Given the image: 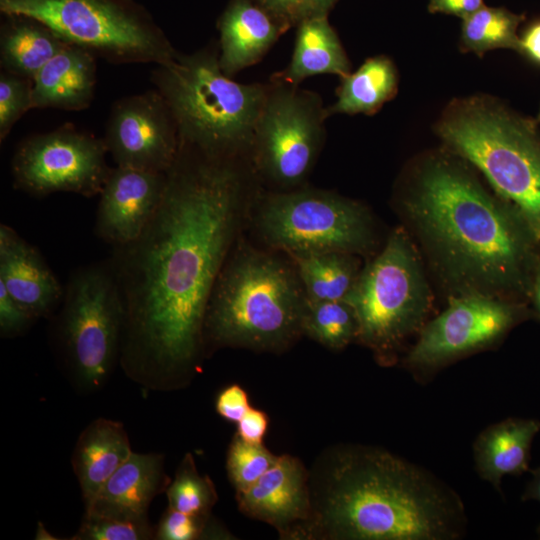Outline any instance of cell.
<instances>
[{"label": "cell", "mask_w": 540, "mask_h": 540, "mask_svg": "<svg viewBox=\"0 0 540 540\" xmlns=\"http://www.w3.org/2000/svg\"><path fill=\"white\" fill-rule=\"evenodd\" d=\"M404 212L456 296L504 299L530 289L539 240L520 212L465 167L434 157L418 170Z\"/></svg>", "instance_id": "2"}, {"label": "cell", "mask_w": 540, "mask_h": 540, "mask_svg": "<svg viewBox=\"0 0 540 540\" xmlns=\"http://www.w3.org/2000/svg\"><path fill=\"white\" fill-rule=\"evenodd\" d=\"M355 254L323 251L290 256L310 301L344 300L360 271Z\"/></svg>", "instance_id": "26"}, {"label": "cell", "mask_w": 540, "mask_h": 540, "mask_svg": "<svg viewBox=\"0 0 540 540\" xmlns=\"http://www.w3.org/2000/svg\"><path fill=\"white\" fill-rule=\"evenodd\" d=\"M538 121H540V112H539V115H538Z\"/></svg>", "instance_id": "43"}, {"label": "cell", "mask_w": 540, "mask_h": 540, "mask_svg": "<svg viewBox=\"0 0 540 540\" xmlns=\"http://www.w3.org/2000/svg\"><path fill=\"white\" fill-rule=\"evenodd\" d=\"M218 61L228 77L260 62L287 30L256 0H231L218 20Z\"/></svg>", "instance_id": "18"}, {"label": "cell", "mask_w": 540, "mask_h": 540, "mask_svg": "<svg viewBox=\"0 0 540 540\" xmlns=\"http://www.w3.org/2000/svg\"><path fill=\"white\" fill-rule=\"evenodd\" d=\"M7 17L9 20L2 26L0 34L2 69L33 81L67 42L33 19Z\"/></svg>", "instance_id": "24"}, {"label": "cell", "mask_w": 540, "mask_h": 540, "mask_svg": "<svg viewBox=\"0 0 540 540\" xmlns=\"http://www.w3.org/2000/svg\"><path fill=\"white\" fill-rule=\"evenodd\" d=\"M166 173L111 168L99 194L94 228L97 237L112 246L137 238L162 201Z\"/></svg>", "instance_id": "16"}, {"label": "cell", "mask_w": 540, "mask_h": 540, "mask_svg": "<svg viewBox=\"0 0 540 540\" xmlns=\"http://www.w3.org/2000/svg\"><path fill=\"white\" fill-rule=\"evenodd\" d=\"M289 30L300 23L328 16L339 0H256Z\"/></svg>", "instance_id": "33"}, {"label": "cell", "mask_w": 540, "mask_h": 540, "mask_svg": "<svg viewBox=\"0 0 540 540\" xmlns=\"http://www.w3.org/2000/svg\"><path fill=\"white\" fill-rule=\"evenodd\" d=\"M132 452L128 435L120 422L98 418L82 431L72 455V466L84 507L93 501Z\"/></svg>", "instance_id": "21"}, {"label": "cell", "mask_w": 540, "mask_h": 540, "mask_svg": "<svg viewBox=\"0 0 540 540\" xmlns=\"http://www.w3.org/2000/svg\"><path fill=\"white\" fill-rule=\"evenodd\" d=\"M255 226L269 247L289 256L323 251L363 254L374 243L367 209L325 190L292 189L264 195Z\"/></svg>", "instance_id": "9"}, {"label": "cell", "mask_w": 540, "mask_h": 540, "mask_svg": "<svg viewBox=\"0 0 540 540\" xmlns=\"http://www.w3.org/2000/svg\"><path fill=\"white\" fill-rule=\"evenodd\" d=\"M539 430V421L521 418H508L485 428L473 445L480 477L499 490L503 477L526 472L531 444Z\"/></svg>", "instance_id": "22"}, {"label": "cell", "mask_w": 540, "mask_h": 540, "mask_svg": "<svg viewBox=\"0 0 540 540\" xmlns=\"http://www.w3.org/2000/svg\"><path fill=\"white\" fill-rule=\"evenodd\" d=\"M58 333L77 380L98 388L121 355L124 308L109 259L74 270L65 286Z\"/></svg>", "instance_id": "10"}, {"label": "cell", "mask_w": 540, "mask_h": 540, "mask_svg": "<svg viewBox=\"0 0 540 540\" xmlns=\"http://www.w3.org/2000/svg\"><path fill=\"white\" fill-rule=\"evenodd\" d=\"M209 517L190 515L168 506L155 530L159 540H195L207 535Z\"/></svg>", "instance_id": "34"}, {"label": "cell", "mask_w": 540, "mask_h": 540, "mask_svg": "<svg viewBox=\"0 0 540 540\" xmlns=\"http://www.w3.org/2000/svg\"><path fill=\"white\" fill-rule=\"evenodd\" d=\"M104 143L116 166L166 173L179 150L173 115L155 89L115 102Z\"/></svg>", "instance_id": "14"}, {"label": "cell", "mask_w": 540, "mask_h": 540, "mask_svg": "<svg viewBox=\"0 0 540 540\" xmlns=\"http://www.w3.org/2000/svg\"><path fill=\"white\" fill-rule=\"evenodd\" d=\"M530 290L538 312L540 313V260L537 261L531 280Z\"/></svg>", "instance_id": "41"}, {"label": "cell", "mask_w": 540, "mask_h": 540, "mask_svg": "<svg viewBox=\"0 0 540 540\" xmlns=\"http://www.w3.org/2000/svg\"><path fill=\"white\" fill-rule=\"evenodd\" d=\"M103 138L64 125L23 140L11 161L16 189L33 196L71 192L99 195L111 168Z\"/></svg>", "instance_id": "12"}, {"label": "cell", "mask_w": 540, "mask_h": 540, "mask_svg": "<svg viewBox=\"0 0 540 540\" xmlns=\"http://www.w3.org/2000/svg\"><path fill=\"white\" fill-rule=\"evenodd\" d=\"M166 493L169 507L198 517H209L217 501L213 482L199 474L191 454L181 461Z\"/></svg>", "instance_id": "29"}, {"label": "cell", "mask_w": 540, "mask_h": 540, "mask_svg": "<svg viewBox=\"0 0 540 540\" xmlns=\"http://www.w3.org/2000/svg\"><path fill=\"white\" fill-rule=\"evenodd\" d=\"M307 297L293 262L241 243L226 259L204 322V346L285 349L303 334Z\"/></svg>", "instance_id": "4"}, {"label": "cell", "mask_w": 540, "mask_h": 540, "mask_svg": "<svg viewBox=\"0 0 540 540\" xmlns=\"http://www.w3.org/2000/svg\"><path fill=\"white\" fill-rule=\"evenodd\" d=\"M302 332L327 348L339 350L357 340L358 323L354 310L345 300L307 299Z\"/></svg>", "instance_id": "28"}, {"label": "cell", "mask_w": 540, "mask_h": 540, "mask_svg": "<svg viewBox=\"0 0 540 540\" xmlns=\"http://www.w3.org/2000/svg\"><path fill=\"white\" fill-rule=\"evenodd\" d=\"M168 485L163 455L132 452L101 487L93 501L84 507V512L147 520L152 500Z\"/></svg>", "instance_id": "19"}, {"label": "cell", "mask_w": 540, "mask_h": 540, "mask_svg": "<svg viewBox=\"0 0 540 540\" xmlns=\"http://www.w3.org/2000/svg\"><path fill=\"white\" fill-rule=\"evenodd\" d=\"M218 44L156 65L151 78L175 120L179 145L211 157L251 153L269 84H242L225 75Z\"/></svg>", "instance_id": "5"}, {"label": "cell", "mask_w": 540, "mask_h": 540, "mask_svg": "<svg viewBox=\"0 0 540 540\" xmlns=\"http://www.w3.org/2000/svg\"><path fill=\"white\" fill-rule=\"evenodd\" d=\"M35 538H36V539H40V540L57 539V538L53 537V536L46 530V528H45L41 523H38V527H37V532H36Z\"/></svg>", "instance_id": "42"}, {"label": "cell", "mask_w": 540, "mask_h": 540, "mask_svg": "<svg viewBox=\"0 0 540 540\" xmlns=\"http://www.w3.org/2000/svg\"><path fill=\"white\" fill-rule=\"evenodd\" d=\"M344 300L356 315L357 340L382 364L392 361L407 337L421 331L431 294L420 257L405 230L396 229L389 236Z\"/></svg>", "instance_id": "7"}, {"label": "cell", "mask_w": 540, "mask_h": 540, "mask_svg": "<svg viewBox=\"0 0 540 540\" xmlns=\"http://www.w3.org/2000/svg\"><path fill=\"white\" fill-rule=\"evenodd\" d=\"M215 407L222 418L237 424L251 406L247 392L240 385L232 384L220 391Z\"/></svg>", "instance_id": "36"}, {"label": "cell", "mask_w": 540, "mask_h": 540, "mask_svg": "<svg viewBox=\"0 0 540 540\" xmlns=\"http://www.w3.org/2000/svg\"><path fill=\"white\" fill-rule=\"evenodd\" d=\"M6 16L33 19L65 42L114 63L172 60L175 50L147 16L125 0H0Z\"/></svg>", "instance_id": "8"}, {"label": "cell", "mask_w": 540, "mask_h": 540, "mask_svg": "<svg viewBox=\"0 0 540 540\" xmlns=\"http://www.w3.org/2000/svg\"><path fill=\"white\" fill-rule=\"evenodd\" d=\"M277 456L263 444L243 440L235 434L227 454L228 477L235 491L254 484L276 461Z\"/></svg>", "instance_id": "30"}, {"label": "cell", "mask_w": 540, "mask_h": 540, "mask_svg": "<svg viewBox=\"0 0 540 540\" xmlns=\"http://www.w3.org/2000/svg\"><path fill=\"white\" fill-rule=\"evenodd\" d=\"M351 72V63L328 16L306 20L297 26L290 63L274 73L270 82L292 86L320 74L341 77Z\"/></svg>", "instance_id": "23"}, {"label": "cell", "mask_w": 540, "mask_h": 540, "mask_svg": "<svg viewBox=\"0 0 540 540\" xmlns=\"http://www.w3.org/2000/svg\"><path fill=\"white\" fill-rule=\"evenodd\" d=\"M447 148L473 164L540 240V132L494 99L453 101L437 124Z\"/></svg>", "instance_id": "6"}, {"label": "cell", "mask_w": 540, "mask_h": 540, "mask_svg": "<svg viewBox=\"0 0 540 540\" xmlns=\"http://www.w3.org/2000/svg\"><path fill=\"white\" fill-rule=\"evenodd\" d=\"M125 1H131V0H125Z\"/></svg>", "instance_id": "44"}, {"label": "cell", "mask_w": 540, "mask_h": 540, "mask_svg": "<svg viewBox=\"0 0 540 540\" xmlns=\"http://www.w3.org/2000/svg\"><path fill=\"white\" fill-rule=\"evenodd\" d=\"M522 19L505 8L484 5L463 19L462 48L478 55L496 48L520 50L517 28Z\"/></svg>", "instance_id": "27"}, {"label": "cell", "mask_w": 540, "mask_h": 540, "mask_svg": "<svg viewBox=\"0 0 540 540\" xmlns=\"http://www.w3.org/2000/svg\"><path fill=\"white\" fill-rule=\"evenodd\" d=\"M520 51L540 62V22L533 24L520 39Z\"/></svg>", "instance_id": "39"}, {"label": "cell", "mask_w": 540, "mask_h": 540, "mask_svg": "<svg viewBox=\"0 0 540 540\" xmlns=\"http://www.w3.org/2000/svg\"><path fill=\"white\" fill-rule=\"evenodd\" d=\"M166 175L152 219L109 258L124 308L121 363L132 378L163 388L199 367L208 303L244 194L237 158L179 146Z\"/></svg>", "instance_id": "1"}, {"label": "cell", "mask_w": 540, "mask_h": 540, "mask_svg": "<svg viewBox=\"0 0 540 540\" xmlns=\"http://www.w3.org/2000/svg\"><path fill=\"white\" fill-rule=\"evenodd\" d=\"M36 318L18 303L0 283V332L3 337L22 333Z\"/></svg>", "instance_id": "35"}, {"label": "cell", "mask_w": 540, "mask_h": 540, "mask_svg": "<svg viewBox=\"0 0 540 540\" xmlns=\"http://www.w3.org/2000/svg\"><path fill=\"white\" fill-rule=\"evenodd\" d=\"M155 538L149 520H132L84 512L73 540H147Z\"/></svg>", "instance_id": "31"}, {"label": "cell", "mask_w": 540, "mask_h": 540, "mask_svg": "<svg viewBox=\"0 0 540 540\" xmlns=\"http://www.w3.org/2000/svg\"><path fill=\"white\" fill-rule=\"evenodd\" d=\"M525 500H536L540 502V468L533 471L532 478L526 487L523 495Z\"/></svg>", "instance_id": "40"}, {"label": "cell", "mask_w": 540, "mask_h": 540, "mask_svg": "<svg viewBox=\"0 0 540 540\" xmlns=\"http://www.w3.org/2000/svg\"><path fill=\"white\" fill-rule=\"evenodd\" d=\"M32 81L16 74H0V140L10 133L25 112L32 109Z\"/></svg>", "instance_id": "32"}, {"label": "cell", "mask_w": 540, "mask_h": 540, "mask_svg": "<svg viewBox=\"0 0 540 540\" xmlns=\"http://www.w3.org/2000/svg\"><path fill=\"white\" fill-rule=\"evenodd\" d=\"M326 119L317 93L270 82L250 153L257 172L282 189L299 187L323 146Z\"/></svg>", "instance_id": "11"}, {"label": "cell", "mask_w": 540, "mask_h": 540, "mask_svg": "<svg viewBox=\"0 0 540 540\" xmlns=\"http://www.w3.org/2000/svg\"><path fill=\"white\" fill-rule=\"evenodd\" d=\"M308 539L454 540L463 536L458 495L423 468L381 448L340 445L309 475Z\"/></svg>", "instance_id": "3"}, {"label": "cell", "mask_w": 540, "mask_h": 540, "mask_svg": "<svg viewBox=\"0 0 540 540\" xmlns=\"http://www.w3.org/2000/svg\"><path fill=\"white\" fill-rule=\"evenodd\" d=\"M483 6V0H429L428 9L432 13L451 14L464 19Z\"/></svg>", "instance_id": "38"}, {"label": "cell", "mask_w": 540, "mask_h": 540, "mask_svg": "<svg viewBox=\"0 0 540 540\" xmlns=\"http://www.w3.org/2000/svg\"><path fill=\"white\" fill-rule=\"evenodd\" d=\"M0 283L36 319L62 303L65 287L36 247L11 226L0 225Z\"/></svg>", "instance_id": "17"}, {"label": "cell", "mask_w": 540, "mask_h": 540, "mask_svg": "<svg viewBox=\"0 0 540 540\" xmlns=\"http://www.w3.org/2000/svg\"><path fill=\"white\" fill-rule=\"evenodd\" d=\"M520 317V308L501 298L455 296L445 311L423 326L406 363L417 371H431L493 344Z\"/></svg>", "instance_id": "13"}, {"label": "cell", "mask_w": 540, "mask_h": 540, "mask_svg": "<svg viewBox=\"0 0 540 540\" xmlns=\"http://www.w3.org/2000/svg\"><path fill=\"white\" fill-rule=\"evenodd\" d=\"M309 475L298 458L277 456L254 484L236 492L238 509L273 526L284 538L308 539L312 517Z\"/></svg>", "instance_id": "15"}, {"label": "cell", "mask_w": 540, "mask_h": 540, "mask_svg": "<svg viewBox=\"0 0 540 540\" xmlns=\"http://www.w3.org/2000/svg\"><path fill=\"white\" fill-rule=\"evenodd\" d=\"M398 91V73L385 55L368 58L355 71L340 78L337 100L325 107L326 117L335 114L373 115Z\"/></svg>", "instance_id": "25"}, {"label": "cell", "mask_w": 540, "mask_h": 540, "mask_svg": "<svg viewBox=\"0 0 540 540\" xmlns=\"http://www.w3.org/2000/svg\"><path fill=\"white\" fill-rule=\"evenodd\" d=\"M269 425L268 415L250 407L237 423V435L245 441L262 444Z\"/></svg>", "instance_id": "37"}, {"label": "cell", "mask_w": 540, "mask_h": 540, "mask_svg": "<svg viewBox=\"0 0 540 540\" xmlns=\"http://www.w3.org/2000/svg\"><path fill=\"white\" fill-rule=\"evenodd\" d=\"M95 55L67 43L32 81V108L86 109L96 86Z\"/></svg>", "instance_id": "20"}]
</instances>
